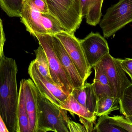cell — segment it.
Returning <instances> with one entry per match:
<instances>
[{"instance_id": "obj_1", "label": "cell", "mask_w": 132, "mask_h": 132, "mask_svg": "<svg viewBox=\"0 0 132 132\" xmlns=\"http://www.w3.org/2000/svg\"><path fill=\"white\" fill-rule=\"evenodd\" d=\"M15 60L4 54L0 59V114L9 132H15L19 93Z\"/></svg>"}, {"instance_id": "obj_2", "label": "cell", "mask_w": 132, "mask_h": 132, "mask_svg": "<svg viewBox=\"0 0 132 132\" xmlns=\"http://www.w3.org/2000/svg\"><path fill=\"white\" fill-rule=\"evenodd\" d=\"M20 18L26 30L34 36L37 34L54 35L64 30L59 22L53 15L49 12H40L33 6L30 0L23 1Z\"/></svg>"}, {"instance_id": "obj_3", "label": "cell", "mask_w": 132, "mask_h": 132, "mask_svg": "<svg viewBox=\"0 0 132 132\" xmlns=\"http://www.w3.org/2000/svg\"><path fill=\"white\" fill-rule=\"evenodd\" d=\"M38 132H69L67 111L52 103L38 90Z\"/></svg>"}, {"instance_id": "obj_4", "label": "cell", "mask_w": 132, "mask_h": 132, "mask_svg": "<svg viewBox=\"0 0 132 132\" xmlns=\"http://www.w3.org/2000/svg\"><path fill=\"white\" fill-rule=\"evenodd\" d=\"M49 12L58 20L64 30L74 33L82 20L81 0H46Z\"/></svg>"}, {"instance_id": "obj_5", "label": "cell", "mask_w": 132, "mask_h": 132, "mask_svg": "<svg viewBox=\"0 0 132 132\" xmlns=\"http://www.w3.org/2000/svg\"><path fill=\"white\" fill-rule=\"evenodd\" d=\"M132 22V0H120L108 9L100 26L104 37L108 38Z\"/></svg>"}, {"instance_id": "obj_6", "label": "cell", "mask_w": 132, "mask_h": 132, "mask_svg": "<svg viewBox=\"0 0 132 132\" xmlns=\"http://www.w3.org/2000/svg\"><path fill=\"white\" fill-rule=\"evenodd\" d=\"M48 58L50 75L54 83L68 95L73 91L71 81L57 57L53 48L52 35L37 34L35 36Z\"/></svg>"}, {"instance_id": "obj_7", "label": "cell", "mask_w": 132, "mask_h": 132, "mask_svg": "<svg viewBox=\"0 0 132 132\" xmlns=\"http://www.w3.org/2000/svg\"><path fill=\"white\" fill-rule=\"evenodd\" d=\"M54 35L63 45L85 83L92 71L85 56L80 40L75 37L74 33H69L64 30Z\"/></svg>"}, {"instance_id": "obj_8", "label": "cell", "mask_w": 132, "mask_h": 132, "mask_svg": "<svg viewBox=\"0 0 132 132\" xmlns=\"http://www.w3.org/2000/svg\"><path fill=\"white\" fill-rule=\"evenodd\" d=\"M100 63L105 72L114 97L119 99L126 88L132 84L122 68L119 59L114 58L109 53L102 57Z\"/></svg>"}, {"instance_id": "obj_9", "label": "cell", "mask_w": 132, "mask_h": 132, "mask_svg": "<svg viewBox=\"0 0 132 132\" xmlns=\"http://www.w3.org/2000/svg\"><path fill=\"white\" fill-rule=\"evenodd\" d=\"M28 72L39 91L52 103L61 108L68 95L60 87L48 80L40 73L34 60L30 63Z\"/></svg>"}, {"instance_id": "obj_10", "label": "cell", "mask_w": 132, "mask_h": 132, "mask_svg": "<svg viewBox=\"0 0 132 132\" xmlns=\"http://www.w3.org/2000/svg\"><path fill=\"white\" fill-rule=\"evenodd\" d=\"M80 40L86 59L92 68L109 53L108 42L98 33L92 32Z\"/></svg>"}, {"instance_id": "obj_11", "label": "cell", "mask_w": 132, "mask_h": 132, "mask_svg": "<svg viewBox=\"0 0 132 132\" xmlns=\"http://www.w3.org/2000/svg\"><path fill=\"white\" fill-rule=\"evenodd\" d=\"M26 109L29 120V132H38L39 118L38 90L31 79H22Z\"/></svg>"}, {"instance_id": "obj_12", "label": "cell", "mask_w": 132, "mask_h": 132, "mask_svg": "<svg viewBox=\"0 0 132 132\" xmlns=\"http://www.w3.org/2000/svg\"><path fill=\"white\" fill-rule=\"evenodd\" d=\"M53 48L57 57L68 75L73 88L81 87L84 82L82 80L70 57L67 53L60 40L55 35H52Z\"/></svg>"}, {"instance_id": "obj_13", "label": "cell", "mask_w": 132, "mask_h": 132, "mask_svg": "<svg viewBox=\"0 0 132 132\" xmlns=\"http://www.w3.org/2000/svg\"><path fill=\"white\" fill-rule=\"evenodd\" d=\"M71 94L79 103L96 115L97 97L92 84L85 81L82 87L74 88Z\"/></svg>"}, {"instance_id": "obj_14", "label": "cell", "mask_w": 132, "mask_h": 132, "mask_svg": "<svg viewBox=\"0 0 132 132\" xmlns=\"http://www.w3.org/2000/svg\"><path fill=\"white\" fill-rule=\"evenodd\" d=\"M104 1L81 0L82 15L85 16L86 22L88 25L95 26L100 22Z\"/></svg>"}, {"instance_id": "obj_15", "label": "cell", "mask_w": 132, "mask_h": 132, "mask_svg": "<svg viewBox=\"0 0 132 132\" xmlns=\"http://www.w3.org/2000/svg\"><path fill=\"white\" fill-rule=\"evenodd\" d=\"M92 68L95 71V77L92 84L97 98L104 95L114 97L109 81L100 61Z\"/></svg>"}, {"instance_id": "obj_16", "label": "cell", "mask_w": 132, "mask_h": 132, "mask_svg": "<svg viewBox=\"0 0 132 132\" xmlns=\"http://www.w3.org/2000/svg\"><path fill=\"white\" fill-rule=\"evenodd\" d=\"M17 128L15 132H29V120L26 109L24 87L21 81L17 108Z\"/></svg>"}, {"instance_id": "obj_17", "label": "cell", "mask_w": 132, "mask_h": 132, "mask_svg": "<svg viewBox=\"0 0 132 132\" xmlns=\"http://www.w3.org/2000/svg\"><path fill=\"white\" fill-rule=\"evenodd\" d=\"M61 108L70 113L78 115L79 118H83L94 124L97 119L95 114L92 113L78 102L71 94L68 95Z\"/></svg>"}, {"instance_id": "obj_18", "label": "cell", "mask_w": 132, "mask_h": 132, "mask_svg": "<svg viewBox=\"0 0 132 132\" xmlns=\"http://www.w3.org/2000/svg\"><path fill=\"white\" fill-rule=\"evenodd\" d=\"M119 100L118 98L107 95L98 98L96 116L109 115L112 112L119 110Z\"/></svg>"}, {"instance_id": "obj_19", "label": "cell", "mask_w": 132, "mask_h": 132, "mask_svg": "<svg viewBox=\"0 0 132 132\" xmlns=\"http://www.w3.org/2000/svg\"><path fill=\"white\" fill-rule=\"evenodd\" d=\"M35 52L36 58L34 60L39 71L48 80L55 83L50 75L48 58L41 45H39L38 48L35 50Z\"/></svg>"}, {"instance_id": "obj_20", "label": "cell", "mask_w": 132, "mask_h": 132, "mask_svg": "<svg viewBox=\"0 0 132 132\" xmlns=\"http://www.w3.org/2000/svg\"><path fill=\"white\" fill-rule=\"evenodd\" d=\"M119 104L121 114L132 123V84L125 90Z\"/></svg>"}, {"instance_id": "obj_21", "label": "cell", "mask_w": 132, "mask_h": 132, "mask_svg": "<svg viewBox=\"0 0 132 132\" xmlns=\"http://www.w3.org/2000/svg\"><path fill=\"white\" fill-rule=\"evenodd\" d=\"M23 0H0L2 9L11 17H20Z\"/></svg>"}, {"instance_id": "obj_22", "label": "cell", "mask_w": 132, "mask_h": 132, "mask_svg": "<svg viewBox=\"0 0 132 132\" xmlns=\"http://www.w3.org/2000/svg\"><path fill=\"white\" fill-rule=\"evenodd\" d=\"M93 132H126L123 129L112 121L111 117L109 115L100 116L97 123L94 128Z\"/></svg>"}, {"instance_id": "obj_23", "label": "cell", "mask_w": 132, "mask_h": 132, "mask_svg": "<svg viewBox=\"0 0 132 132\" xmlns=\"http://www.w3.org/2000/svg\"><path fill=\"white\" fill-rule=\"evenodd\" d=\"M114 125L121 128L125 132H132V123L122 115H114L111 117Z\"/></svg>"}, {"instance_id": "obj_24", "label": "cell", "mask_w": 132, "mask_h": 132, "mask_svg": "<svg viewBox=\"0 0 132 132\" xmlns=\"http://www.w3.org/2000/svg\"><path fill=\"white\" fill-rule=\"evenodd\" d=\"M119 60L122 68L130 76L132 84V59L126 58L124 59H119Z\"/></svg>"}, {"instance_id": "obj_25", "label": "cell", "mask_w": 132, "mask_h": 132, "mask_svg": "<svg viewBox=\"0 0 132 132\" xmlns=\"http://www.w3.org/2000/svg\"><path fill=\"white\" fill-rule=\"evenodd\" d=\"M33 6L40 12L43 13H49L46 0H30Z\"/></svg>"}, {"instance_id": "obj_26", "label": "cell", "mask_w": 132, "mask_h": 132, "mask_svg": "<svg viewBox=\"0 0 132 132\" xmlns=\"http://www.w3.org/2000/svg\"><path fill=\"white\" fill-rule=\"evenodd\" d=\"M67 127L69 132H87L86 129L84 126L71 121L70 119L68 121Z\"/></svg>"}, {"instance_id": "obj_27", "label": "cell", "mask_w": 132, "mask_h": 132, "mask_svg": "<svg viewBox=\"0 0 132 132\" xmlns=\"http://www.w3.org/2000/svg\"><path fill=\"white\" fill-rule=\"evenodd\" d=\"M6 40L5 35L3 29V25L2 19L0 18V59L2 56L4 54V46Z\"/></svg>"}, {"instance_id": "obj_28", "label": "cell", "mask_w": 132, "mask_h": 132, "mask_svg": "<svg viewBox=\"0 0 132 132\" xmlns=\"http://www.w3.org/2000/svg\"><path fill=\"white\" fill-rule=\"evenodd\" d=\"M80 121L84 125V126L86 129L87 132H93L94 123L88 120H86L83 118H79Z\"/></svg>"}, {"instance_id": "obj_29", "label": "cell", "mask_w": 132, "mask_h": 132, "mask_svg": "<svg viewBox=\"0 0 132 132\" xmlns=\"http://www.w3.org/2000/svg\"><path fill=\"white\" fill-rule=\"evenodd\" d=\"M0 132H9L0 114Z\"/></svg>"}, {"instance_id": "obj_30", "label": "cell", "mask_w": 132, "mask_h": 132, "mask_svg": "<svg viewBox=\"0 0 132 132\" xmlns=\"http://www.w3.org/2000/svg\"><path fill=\"white\" fill-rule=\"evenodd\" d=\"M24 1V0H23V1Z\"/></svg>"}]
</instances>
